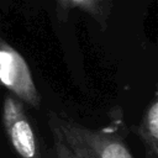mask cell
Masks as SVG:
<instances>
[{"label":"cell","mask_w":158,"mask_h":158,"mask_svg":"<svg viewBox=\"0 0 158 158\" xmlns=\"http://www.w3.org/2000/svg\"><path fill=\"white\" fill-rule=\"evenodd\" d=\"M139 136L144 143L146 158L158 157V101L154 96L148 105L139 126Z\"/></svg>","instance_id":"obj_4"},{"label":"cell","mask_w":158,"mask_h":158,"mask_svg":"<svg viewBox=\"0 0 158 158\" xmlns=\"http://www.w3.org/2000/svg\"><path fill=\"white\" fill-rule=\"evenodd\" d=\"M53 158H133L123 139L106 130L88 128L48 114Z\"/></svg>","instance_id":"obj_1"},{"label":"cell","mask_w":158,"mask_h":158,"mask_svg":"<svg viewBox=\"0 0 158 158\" xmlns=\"http://www.w3.org/2000/svg\"><path fill=\"white\" fill-rule=\"evenodd\" d=\"M2 123L11 146L20 158H43L22 104L11 95H6L2 104Z\"/></svg>","instance_id":"obj_3"},{"label":"cell","mask_w":158,"mask_h":158,"mask_svg":"<svg viewBox=\"0 0 158 158\" xmlns=\"http://www.w3.org/2000/svg\"><path fill=\"white\" fill-rule=\"evenodd\" d=\"M0 83L21 101L40 107L41 95L35 85L30 67L16 49L2 40H0Z\"/></svg>","instance_id":"obj_2"},{"label":"cell","mask_w":158,"mask_h":158,"mask_svg":"<svg viewBox=\"0 0 158 158\" xmlns=\"http://www.w3.org/2000/svg\"><path fill=\"white\" fill-rule=\"evenodd\" d=\"M58 9L70 10V9H80L89 14L95 21L102 27H106L107 19L111 14L112 0H57Z\"/></svg>","instance_id":"obj_5"}]
</instances>
